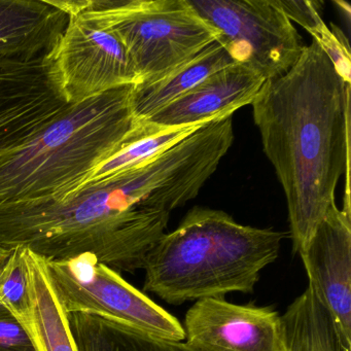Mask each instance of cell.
<instances>
[{"label": "cell", "instance_id": "cell-14", "mask_svg": "<svg viewBox=\"0 0 351 351\" xmlns=\"http://www.w3.org/2000/svg\"><path fill=\"white\" fill-rule=\"evenodd\" d=\"M233 64L229 53L215 40L161 77L133 85L131 104L135 119L147 120L209 75Z\"/></svg>", "mask_w": 351, "mask_h": 351}, {"label": "cell", "instance_id": "cell-3", "mask_svg": "<svg viewBox=\"0 0 351 351\" xmlns=\"http://www.w3.org/2000/svg\"><path fill=\"white\" fill-rule=\"evenodd\" d=\"M285 236L241 225L217 209L194 207L147 254L143 291L173 305L252 293L261 271L278 258Z\"/></svg>", "mask_w": 351, "mask_h": 351}, {"label": "cell", "instance_id": "cell-20", "mask_svg": "<svg viewBox=\"0 0 351 351\" xmlns=\"http://www.w3.org/2000/svg\"><path fill=\"white\" fill-rule=\"evenodd\" d=\"M0 351H34L16 318L0 305Z\"/></svg>", "mask_w": 351, "mask_h": 351}, {"label": "cell", "instance_id": "cell-8", "mask_svg": "<svg viewBox=\"0 0 351 351\" xmlns=\"http://www.w3.org/2000/svg\"><path fill=\"white\" fill-rule=\"evenodd\" d=\"M69 23L48 54L55 79L69 106L138 83L134 65L116 34L63 0Z\"/></svg>", "mask_w": 351, "mask_h": 351}, {"label": "cell", "instance_id": "cell-11", "mask_svg": "<svg viewBox=\"0 0 351 351\" xmlns=\"http://www.w3.org/2000/svg\"><path fill=\"white\" fill-rule=\"evenodd\" d=\"M265 79L240 64L225 67L139 122L145 135L178 127L204 126L250 106Z\"/></svg>", "mask_w": 351, "mask_h": 351}, {"label": "cell", "instance_id": "cell-17", "mask_svg": "<svg viewBox=\"0 0 351 351\" xmlns=\"http://www.w3.org/2000/svg\"><path fill=\"white\" fill-rule=\"evenodd\" d=\"M202 126L178 127L167 129L139 137L125 145L118 153L98 166L87 180L80 186V190L91 184L112 178L122 172L128 171L151 161L160 154L180 143ZM73 193V194H75ZM67 198V197H66Z\"/></svg>", "mask_w": 351, "mask_h": 351}, {"label": "cell", "instance_id": "cell-12", "mask_svg": "<svg viewBox=\"0 0 351 351\" xmlns=\"http://www.w3.org/2000/svg\"><path fill=\"white\" fill-rule=\"evenodd\" d=\"M21 248L25 295L19 304L5 309L19 322L34 351H77L69 313L55 287L49 261Z\"/></svg>", "mask_w": 351, "mask_h": 351}, {"label": "cell", "instance_id": "cell-16", "mask_svg": "<svg viewBox=\"0 0 351 351\" xmlns=\"http://www.w3.org/2000/svg\"><path fill=\"white\" fill-rule=\"evenodd\" d=\"M77 351H193L184 342L163 340L92 314L69 313Z\"/></svg>", "mask_w": 351, "mask_h": 351}, {"label": "cell", "instance_id": "cell-9", "mask_svg": "<svg viewBox=\"0 0 351 351\" xmlns=\"http://www.w3.org/2000/svg\"><path fill=\"white\" fill-rule=\"evenodd\" d=\"M182 328L193 351H285L280 315L268 307L205 298L189 309Z\"/></svg>", "mask_w": 351, "mask_h": 351}, {"label": "cell", "instance_id": "cell-15", "mask_svg": "<svg viewBox=\"0 0 351 351\" xmlns=\"http://www.w3.org/2000/svg\"><path fill=\"white\" fill-rule=\"evenodd\" d=\"M280 318L285 351H351V335L309 287Z\"/></svg>", "mask_w": 351, "mask_h": 351}, {"label": "cell", "instance_id": "cell-7", "mask_svg": "<svg viewBox=\"0 0 351 351\" xmlns=\"http://www.w3.org/2000/svg\"><path fill=\"white\" fill-rule=\"evenodd\" d=\"M213 26L236 64L266 80L287 73L303 52V38L278 0H188Z\"/></svg>", "mask_w": 351, "mask_h": 351}, {"label": "cell", "instance_id": "cell-19", "mask_svg": "<svg viewBox=\"0 0 351 351\" xmlns=\"http://www.w3.org/2000/svg\"><path fill=\"white\" fill-rule=\"evenodd\" d=\"M287 17L301 25L308 34H312L324 23L322 18L320 1L305 0H278Z\"/></svg>", "mask_w": 351, "mask_h": 351}, {"label": "cell", "instance_id": "cell-6", "mask_svg": "<svg viewBox=\"0 0 351 351\" xmlns=\"http://www.w3.org/2000/svg\"><path fill=\"white\" fill-rule=\"evenodd\" d=\"M49 266L67 313L92 314L154 338L184 341L182 324L173 315L93 254Z\"/></svg>", "mask_w": 351, "mask_h": 351}, {"label": "cell", "instance_id": "cell-21", "mask_svg": "<svg viewBox=\"0 0 351 351\" xmlns=\"http://www.w3.org/2000/svg\"><path fill=\"white\" fill-rule=\"evenodd\" d=\"M10 252L9 250H3V248L0 247V268L5 264L7 258H9Z\"/></svg>", "mask_w": 351, "mask_h": 351}, {"label": "cell", "instance_id": "cell-2", "mask_svg": "<svg viewBox=\"0 0 351 351\" xmlns=\"http://www.w3.org/2000/svg\"><path fill=\"white\" fill-rule=\"evenodd\" d=\"M250 106L300 254L336 203L343 173L349 191L350 85L313 40L287 73L265 81Z\"/></svg>", "mask_w": 351, "mask_h": 351}, {"label": "cell", "instance_id": "cell-18", "mask_svg": "<svg viewBox=\"0 0 351 351\" xmlns=\"http://www.w3.org/2000/svg\"><path fill=\"white\" fill-rule=\"evenodd\" d=\"M26 293L25 270L22 248L10 250L9 258L0 268V305H17Z\"/></svg>", "mask_w": 351, "mask_h": 351}, {"label": "cell", "instance_id": "cell-5", "mask_svg": "<svg viewBox=\"0 0 351 351\" xmlns=\"http://www.w3.org/2000/svg\"><path fill=\"white\" fill-rule=\"evenodd\" d=\"M80 10L116 34L138 83L182 64L217 40L188 0H75Z\"/></svg>", "mask_w": 351, "mask_h": 351}, {"label": "cell", "instance_id": "cell-13", "mask_svg": "<svg viewBox=\"0 0 351 351\" xmlns=\"http://www.w3.org/2000/svg\"><path fill=\"white\" fill-rule=\"evenodd\" d=\"M67 23L63 0H0V58L47 56Z\"/></svg>", "mask_w": 351, "mask_h": 351}, {"label": "cell", "instance_id": "cell-4", "mask_svg": "<svg viewBox=\"0 0 351 351\" xmlns=\"http://www.w3.org/2000/svg\"><path fill=\"white\" fill-rule=\"evenodd\" d=\"M133 85L71 106L25 145L0 155V204L62 200L131 141L145 136Z\"/></svg>", "mask_w": 351, "mask_h": 351}, {"label": "cell", "instance_id": "cell-1", "mask_svg": "<svg viewBox=\"0 0 351 351\" xmlns=\"http://www.w3.org/2000/svg\"><path fill=\"white\" fill-rule=\"evenodd\" d=\"M186 195L184 164L164 152L62 200L0 204V247L28 248L49 262L93 254L120 274L133 273L143 268Z\"/></svg>", "mask_w": 351, "mask_h": 351}, {"label": "cell", "instance_id": "cell-10", "mask_svg": "<svg viewBox=\"0 0 351 351\" xmlns=\"http://www.w3.org/2000/svg\"><path fill=\"white\" fill-rule=\"evenodd\" d=\"M300 256L308 287L351 335V213L334 203Z\"/></svg>", "mask_w": 351, "mask_h": 351}]
</instances>
